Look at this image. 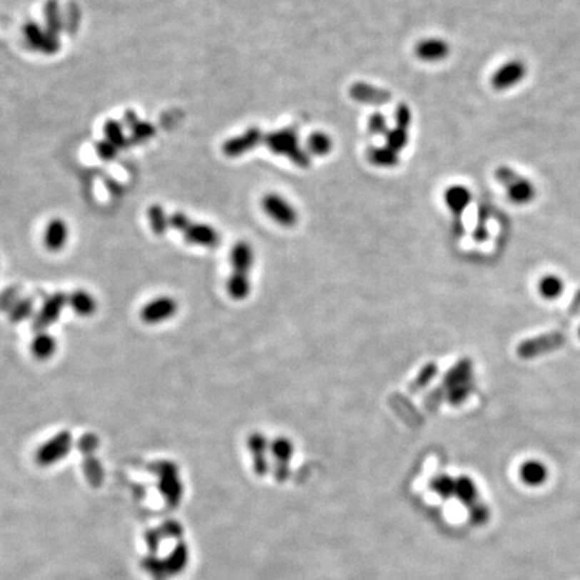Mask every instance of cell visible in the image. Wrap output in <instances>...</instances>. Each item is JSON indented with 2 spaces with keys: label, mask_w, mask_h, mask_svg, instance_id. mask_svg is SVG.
<instances>
[{
  "label": "cell",
  "mask_w": 580,
  "mask_h": 580,
  "mask_svg": "<svg viewBox=\"0 0 580 580\" xmlns=\"http://www.w3.org/2000/svg\"><path fill=\"white\" fill-rule=\"evenodd\" d=\"M437 372V367L435 365H427L423 370H422L419 377H418V383H427L429 380H432V376L435 375Z\"/></svg>",
  "instance_id": "7bdbcfd3"
},
{
  "label": "cell",
  "mask_w": 580,
  "mask_h": 580,
  "mask_svg": "<svg viewBox=\"0 0 580 580\" xmlns=\"http://www.w3.org/2000/svg\"><path fill=\"white\" fill-rule=\"evenodd\" d=\"M332 146H333V143H332L330 137L325 135L324 132H316L307 138L309 152H312L313 155H317V156L328 155L332 149Z\"/></svg>",
  "instance_id": "4dcf8cb0"
},
{
  "label": "cell",
  "mask_w": 580,
  "mask_h": 580,
  "mask_svg": "<svg viewBox=\"0 0 580 580\" xmlns=\"http://www.w3.org/2000/svg\"><path fill=\"white\" fill-rule=\"evenodd\" d=\"M467 509H469V519L474 525H484L489 522L490 511L487 504L477 501Z\"/></svg>",
  "instance_id": "e575fe53"
},
{
  "label": "cell",
  "mask_w": 580,
  "mask_h": 580,
  "mask_svg": "<svg viewBox=\"0 0 580 580\" xmlns=\"http://www.w3.org/2000/svg\"><path fill=\"white\" fill-rule=\"evenodd\" d=\"M255 261L254 249L249 242L239 240L237 242L231 253H230V263H231V273L238 277H250L253 265Z\"/></svg>",
  "instance_id": "4fadbf2b"
},
{
  "label": "cell",
  "mask_w": 580,
  "mask_h": 580,
  "mask_svg": "<svg viewBox=\"0 0 580 580\" xmlns=\"http://www.w3.org/2000/svg\"><path fill=\"white\" fill-rule=\"evenodd\" d=\"M68 305L81 317H91L97 310L96 298L86 290H74L68 295Z\"/></svg>",
  "instance_id": "ac0fdd59"
},
{
  "label": "cell",
  "mask_w": 580,
  "mask_h": 580,
  "mask_svg": "<svg viewBox=\"0 0 580 580\" xmlns=\"http://www.w3.org/2000/svg\"><path fill=\"white\" fill-rule=\"evenodd\" d=\"M415 54H417V57L421 58L423 61H427V62L441 61L447 57L449 45L438 38L424 39L415 47Z\"/></svg>",
  "instance_id": "e0dca14e"
},
{
  "label": "cell",
  "mask_w": 580,
  "mask_h": 580,
  "mask_svg": "<svg viewBox=\"0 0 580 580\" xmlns=\"http://www.w3.org/2000/svg\"><path fill=\"white\" fill-rule=\"evenodd\" d=\"M96 151H97V153H98V156L103 160H112L117 156V153H118V151L120 149L117 148L114 144H112L111 141H108L106 138H103L101 141H98L97 144H96Z\"/></svg>",
  "instance_id": "74e56055"
},
{
  "label": "cell",
  "mask_w": 580,
  "mask_h": 580,
  "mask_svg": "<svg viewBox=\"0 0 580 580\" xmlns=\"http://www.w3.org/2000/svg\"><path fill=\"white\" fill-rule=\"evenodd\" d=\"M148 220L152 231L156 235H163L170 228V215L160 205H152L148 208Z\"/></svg>",
  "instance_id": "4316f807"
},
{
  "label": "cell",
  "mask_w": 580,
  "mask_h": 580,
  "mask_svg": "<svg viewBox=\"0 0 580 580\" xmlns=\"http://www.w3.org/2000/svg\"><path fill=\"white\" fill-rule=\"evenodd\" d=\"M138 121H140V118L137 117L136 112H133V111H126V114H124V123H126V126H128L129 129H132L133 126H136Z\"/></svg>",
  "instance_id": "f6af8a7d"
},
{
  "label": "cell",
  "mask_w": 580,
  "mask_h": 580,
  "mask_svg": "<svg viewBox=\"0 0 580 580\" xmlns=\"http://www.w3.org/2000/svg\"><path fill=\"white\" fill-rule=\"evenodd\" d=\"M163 531H164L166 535L172 536V537H178V536H180L183 534L180 524H178L176 522H167V523L163 525Z\"/></svg>",
  "instance_id": "b9f144b4"
},
{
  "label": "cell",
  "mask_w": 580,
  "mask_h": 580,
  "mask_svg": "<svg viewBox=\"0 0 580 580\" xmlns=\"http://www.w3.org/2000/svg\"><path fill=\"white\" fill-rule=\"evenodd\" d=\"M188 559H190V552H188L187 544L185 543H178L176 546L172 549L171 554L168 555V558L164 560L168 574L170 575H179L187 567Z\"/></svg>",
  "instance_id": "7402d4cb"
},
{
  "label": "cell",
  "mask_w": 580,
  "mask_h": 580,
  "mask_svg": "<svg viewBox=\"0 0 580 580\" xmlns=\"http://www.w3.org/2000/svg\"><path fill=\"white\" fill-rule=\"evenodd\" d=\"M472 195L470 191L467 190V187L464 185H453L449 187L444 193V202L446 205L454 213V214H461L464 213V210L467 208L469 203H470Z\"/></svg>",
  "instance_id": "ffe728a7"
},
{
  "label": "cell",
  "mask_w": 580,
  "mask_h": 580,
  "mask_svg": "<svg viewBox=\"0 0 580 580\" xmlns=\"http://www.w3.org/2000/svg\"><path fill=\"white\" fill-rule=\"evenodd\" d=\"M368 126H370V131L375 135H387V132L390 131L387 126L386 117L382 113L372 114Z\"/></svg>",
  "instance_id": "f35d334b"
},
{
  "label": "cell",
  "mask_w": 580,
  "mask_h": 580,
  "mask_svg": "<svg viewBox=\"0 0 580 580\" xmlns=\"http://www.w3.org/2000/svg\"><path fill=\"white\" fill-rule=\"evenodd\" d=\"M263 143L272 152L286 156L298 167L307 168L310 164L307 152L298 146V137L295 129L286 128L277 132H272L263 137Z\"/></svg>",
  "instance_id": "7a4b0ae2"
},
{
  "label": "cell",
  "mask_w": 580,
  "mask_h": 580,
  "mask_svg": "<svg viewBox=\"0 0 580 580\" xmlns=\"http://www.w3.org/2000/svg\"><path fill=\"white\" fill-rule=\"evenodd\" d=\"M262 208L275 223L284 228H293L298 220L296 208L281 195L268 193L262 199Z\"/></svg>",
  "instance_id": "ba28073f"
},
{
  "label": "cell",
  "mask_w": 580,
  "mask_h": 580,
  "mask_svg": "<svg viewBox=\"0 0 580 580\" xmlns=\"http://www.w3.org/2000/svg\"><path fill=\"white\" fill-rule=\"evenodd\" d=\"M350 94L355 101L359 103H370V105H382L391 101V94L390 91L375 88L368 83H355L350 91Z\"/></svg>",
  "instance_id": "2e32d148"
},
{
  "label": "cell",
  "mask_w": 580,
  "mask_h": 580,
  "mask_svg": "<svg viewBox=\"0 0 580 580\" xmlns=\"http://www.w3.org/2000/svg\"><path fill=\"white\" fill-rule=\"evenodd\" d=\"M65 305H68V295L62 292H57L47 297L41 310L35 316L34 330L36 332H44L53 324H56Z\"/></svg>",
  "instance_id": "30bf717a"
},
{
  "label": "cell",
  "mask_w": 580,
  "mask_h": 580,
  "mask_svg": "<svg viewBox=\"0 0 580 580\" xmlns=\"http://www.w3.org/2000/svg\"><path fill=\"white\" fill-rule=\"evenodd\" d=\"M131 132H132V140L140 143V141H147L151 137L155 136L156 129L152 124L140 120L136 126L131 129Z\"/></svg>",
  "instance_id": "8d00e7d4"
},
{
  "label": "cell",
  "mask_w": 580,
  "mask_h": 580,
  "mask_svg": "<svg viewBox=\"0 0 580 580\" xmlns=\"http://www.w3.org/2000/svg\"><path fill=\"white\" fill-rule=\"evenodd\" d=\"M73 446V435L68 430L58 432L50 438L46 444H42L35 454V461L39 467H51L58 464L61 459L68 457Z\"/></svg>",
  "instance_id": "277c9868"
},
{
  "label": "cell",
  "mask_w": 580,
  "mask_h": 580,
  "mask_svg": "<svg viewBox=\"0 0 580 580\" xmlns=\"http://www.w3.org/2000/svg\"><path fill=\"white\" fill-rule=\"evenodd\" d=\"M539 289H540V293L546 298L554 300V298H556L563 293L564 285H563V281L556 275H546L540 281Z\"/></svg>",
  "instance_id": "1f68e13d"
},
{
  "label": "cell",
  "mask_w": 580,
  "mask_h": 580,
  "mask_svg": "<svg viewBox=\"0 0 580 580\" xmlns=\"http://www.w3.org/2000/svg\"><path fill=\"white\" fill-rule=\"evenodd\" d=\"M386 138L387 147L397 151L399 153L402 149L407 146L409 135H407V131H406V129H402V128L397 126V128L390 129V131L387 132Z\"/></svg>",
  "instance_id": "d6a6232c"
},
{
  "label": "cell",
  "mask_w": 580,
  "mask_h": 580,
  "mask_svg": "<svg viewBox=\"0 0 580 580\" xmlns=\"http://www.w3.org/2000/svg\"><path fill=\"white\" fill-rule=\"evenodd\" d=\"M228 296L233 300L242 301L245 298L250 296L251 280L250 277H237V275H228V284H226Z\"/></svg>",
  "instance_id": "d4e9b609"
},
{
  "label": "cell",
  "mask_w": 580,
  "mask_h": 580,
  "mask_svg": "<svg viewBox=\"0 0 580 580\" xmlns=\"http://www.w3.org/2000/svg\"><path fill=\"white\" fill-rule=\"evenodd\" d=\"M496 178H497V180L499 182L502 183L504 185H509V184H512L514 180H517L520 176L516 173V172L511 170V168H508V167H501L499 168L497 171H496Z\"/></svg>",
  "instance_id": "60d3db41"
},
{
  "label": "cell",
  "mask_w": 580,
  "mask_h": 580,
  "mask_svg": "<svg viewBox=\"0 0 580 580\" xmlns=\"http://www.w3.org/2000/svg\"><path fill=\"white\" fill-rule=\"evenodd\" d=\"M45 22L46 30H49L53 34L59 35L62 31L63 23L61 16V10L57 0H49L45 6Z\"/></svg>",
  "instance_id": "f1b7e54d"
},
{
  "label": "cell",
  "mask_w": 580,
  "mask_h": 580,
  "mask_svg": "<svg viewBox=\"0 0 580 580\" xmlns=\"http://www.w3.org/2000/svg\"><path fill=\"white\" fill-rule=\"evenodd\" d=\"M156 473L159 476V489L166 501L175 507L182 500L183 484L179 478V470L173 462L163 461L156 465Z\"/></svg>",
  "instance_id": "5b68a950"
},
{
  "label": "cell",
  "mask_w": 580,
  "mask_h": 580,
  "mask_svg": "<svg viewBox=\"0 0 580 580\" xmlns=\"http://www.w3.org/2000/svg\"><path fill=\"white\" fill-rule=\"evenodd\" d=\"M525 76V66L520 61H512L501 66L492 77V85L497 91L509 89L519 83Z\"/></svg>",
  "instance_id": "5bb4252c"
},
{
  "label": "cell",
  "mask_w": 580,
  "mask_h": 580,
  "mask_svg": "<svg viewBox=\"0 0 580 580\" xmlns=\"http://www.w3.org/2000/svg\"><path fill=\"white\" fill-rule=\"evenodd\" d=\"M579 336H580V328H579Z\"/></svg>",
  "instance_id": "bcb514c9"
},
{
  "label": "cell",
  "mask_w": 580,
  "mask_h": 580,
  "mask_svg": "<svg viewBox=\"0 0 580 580\" xmlns=\"http://www.w3.org/2000/svg\"><path fill=\"white\" fill-rule=\"evenodd\" d=\"M160 534L158 531H149L148 534H147V537H146V540H147V543H148L149 548H152V552H156V549H158V546H159L160 543Z\"/></svg>",
  "instance_id": "ee69618b"
},
{
  "label": "cell",
  "mask_w": 580,
  "mask_h": 580,
  "mask_svg": "<svg viewBox=\"0 0 580 580\" xmlns=\"http://www.w3.org/2000/svg\"><path fill=\"white\" fill-rule=\"evenodd\" d=\"M368 158L371 160V163H374L379 167H394L399 163L398 152L387 146L370 149Z\"/></svg>",
  "instance_id": "83f0119b"
},
{
  "label": "cell",
  "mask_w": 580,
  "mask_h": 580,
  "mask_svg": "<svg viewBox=\"0 0 580 580\" xmlns=\"http://www.w3.org/2000/svg\"><path fill=\"white\" fill-rule=\"evenodd\" d=\"M263 133L258 128H249L239 136L231 137L225 141L222 151L228 158H238L246 152H250L255 148L261 141H263Z\"/></svg>",
  "instance_id": "7c38bea8"
},
{
  "label": "cell",
  "mask_w": 580,
  "mask_h": 580,
  "mask_svg": "<svg viewBox=\"0 0 580 580\" xmlns=\"http://www.w3.org/2000/svg\"><path fill=\"white\" fill-rule=\"evenodd\" d=\"M395 120H397V126L402 128V129H409V124H411V111L409 106L405 103H400L397 108L395 112Z\"/></svg>",
  "instance_id": "ab89813d"
},
{
  "label": "cell",
  "mask_w": 580,
  "mask_h": 580,
  "mask_svg": "<svg viewBox=\"0 0 580 580\" xmlns=\"http://www.w3.org/2000/svg\"><path fill=\"white\" fill-rule=\"evenodd\" d=\"M248 447L253 458V469L257 476L263 477L270 470V462L268 459V453L270 450V441L263 432H251L248 438Z\"/></svg>",
  "instance_id": "8fae6325"
},
{
  "label": "cell",
  "mask_w": 580,
  "mask_h": 580,
  "mask_svg": "<svg viewBox=\"0 0 580 580\" xmlns=\"http://www.w3.org/2000/svg\"><path fill=\"white\" fill-rule=\"evenodd\" d=\"M68 239V223H66L63 219L56 218V219H51V220L47 223V228H46L45 230V237H44L46 249H47V250L53 251V253H58V251L62 250V249L66 246Z\"/></svg>",
  "instance_id": "9a60e30c"
},
{
  "label": "cell",
  "mask_w": 580,
  "mask_h": 580,
  "mask_svg": "<svg viewBox=\"0 0 580 580\" xmlns=\"http://www.w3.org/2000/svg\"><path fill=\"white\" fill-rule=\"evenodd\" d=\"M33 309H34V307H33V301H30V300H19V301H16V302L12 305L11 309H9V312H10V319H11L14 322L26 320L33 315Z\"/></svg>",
  "instance_id": "836d02e7"
},
{
  "label": "cell",
  "mask_w": 580,
  "mask_h": 580,
  "mask_svg": "<svg viewBox=\"0 0 580 580\" xmlns=\"http://www.w3.org/2000/svg\"><path fill=\"white\" fill-rule=\"evenodd\" d=\"M103 135L118 149H124L129 146V138L124 133V126L117 120H108L103 126Z\"/></svg>",
  "instance_id": "484cf974"
},
{
  "label": "cell",
  "mask_w": 580,
  "mask_h": 580,
  "mask_svg": "<svg viewBox=\"0 0 580 580\" xmlns=\"http://www.w3.org/2000/svg\"><path fill=\"white\" fill-rule=\"evenodd\" d=\"M269 453L273 459L274 477L280 482L290 476V462L295 455V444L288 437H277L270 441Z\"/></svg>",
  "instance_id": "8992f818"
},
{
  "label": "cell",
  "mask_w": 580,
  "mask_h": 580,
  "mask_svg": "<svg viewBox=\"0 0 580 580\" xmlns=\"http://www.w3.org/2000/svg\"><path fill=\"white\" fill-rule=\"evenodd\" d=\"M143 566L156 580H164L170 575L168 571H167V567H166L164 560H160V559L155 558V556L144 559Z\"/></svg>",
  "instance_id": "d590c367"
},
{
  "label": "cell",
  "mask_w": 580,
  "mask_h": 580,
  "mask_svg": "<svg viewBox=\"0 0 580 580\" xmlns=\"http://www.w3.org/2000/svg\"><path fill=\"white\" fill-rule=\"evenodd\" d=\"M454 497L461 501L465 507H472L478 501V489L474 481L467 476L455 478Z\"/></svg>",
  "instance_id": "44dd1931"
},
{
  "label": "cell",
  "mask_w": 580,
  "mask_h": 580,
  "mask_svg": "<svg viewBox=\"0 0 580 580\" xmlns=\"http://www.w3.org/2000/svg\"><path fill=\"white\" fill-rule=\"evenodd\" d=\"M546 467L539 461H528L520 469V477L529 487H539L546 479Z\"/></svg>",
  "instance_id": "603a6c76"
},
{
  "label": "cell",
  "mask_w": 580,
  "mask_h": 580,
  "mask_svg": "<svg viewBox=\"0 0 580 580\" xmlns=\"http://www.w3.org/2000/svg\"><path fill=\"white\" fill-rule=\"evenodd\" d=\"M170 228L179 231L185 242L205 249H215L220 243V235L216 228L193 222L184 213H173L170 215Z\"/></svg>",
  "instance_id": "6da1fadb"
},
{
  "label": "cell",
  "mask_w": 580,
  "mask_h": 580,
  "mask_svg": "<svg viewBox=\"0 0 580 580\" xmlns=\"http://www.w3.org/2000/svg\"><path fill=\"white\" fill-rule=\"evenodd\" d=\"M179 310L178 301L170 296H160L151 300L141 309V320L149 325L163 324L176 316Z\"/></svg>",
  "instance_id": "9c48e42d"
},
{
  "label": "cell",
  "mask_w": 580,
  "mask_h": 580,
  "mask_svg": "<svg viewBox=\"0 0 580 580\" xmlns=\"http://www.w3.org/2000/svg\"><path fill=\"white\" fill-rule=\"evenodd\" d=\"M470 380H472V363L469 360L458 362L444 376L447 398L455 403L464 402L472 391Z\"/></svg>",
  "instance_id": "3957f363"
},
{
  "label": "cell",
  "mask_w": 580,
  "mask_h": 580,
  "mask_svg": "<svg viewBox=\"0 0 580 580\" xmlns=\"http://www.w3.org/2000/svg\"><path fill=\"white\" fill-rule=\"evenodd\" d=\"M430 488L434 493H437V496H439L444 500H447L450 497H454L455 478L450 477L447 474L437 476L430 482Z\"/></svg>",
  "instance_id": "f546056e"
},
{
  "label": "cell",
  "mask_w": 580,
  "mask_h": 580,
  "mask_svg": "<svg viewBox=\"0 0 580 580\" xmlns=\"http://www.w3.org/2000/svg\"><path fill=\"white\" fill-rule=\"evenodd\" d=\"M508 195L513 203L524 205L534 199L535 188L531 182L525 180L523 178H519L517 180L508 185Z\"/></svg>",
  "instance_id": "cb8c5ba5"
},
{
  "label": "cell",
  "mask_w": 580,
  "mask_h": 580,
  "mask_svg": "<svg viewBox=\"0 0 580 580\" xmlns=\"http://www.w3.org/2000/svg\"><path fill=\"white\" fill-rule=\"evenodd\" d=\"M57 351V340L54 336L44 332H36L31 342V353L38 360H47Z\"/></svg>",
  "instance_id": "d6986e66"
},
{
  "label": "cell",
  "mask_w": 580,
  "mask_h": 580,
  "mask_svg": "<svg viewBox=\"0 0 580 580\" xmlns=\"http://www.w3.org/2000/svg\"><path fill=\"white\" fill-rule=\"evenodd\" d=\"M23 34L31 49L46 56H53L61 49L59 35L50 33L36 22L26 23Z\"/></svg>",
  "instance_id": "52a82bcc"
}]
</instances>
